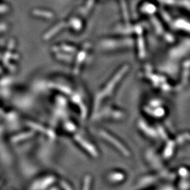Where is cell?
<instances>
[{
    "instance_id": "cell-7",
    "label": "cell",
    "mask_w": 190,
    "mask_h": 190,
    "mask_svg": "<svg viewBox=\"0 0 190 190\" xmlns=\"http://www.w3.org/2000/svg\"><path fill=\"white\" fill-rule=\"evenodd\" d=\"M63 130H65L68 133H72L74 134L75 132L78 131V127L75 123H74L72 120H64L63 123Z\"/></svg>"
},
{
    "instance_id": "cell-8",
    "label": "cell",
    "mask_w": 190,
    "mask_h": 190,
    "mask_svg": "<svg viewBox=\"0 0 190 190\" xmlns=\"http://www.w3.org/2000/svg\"><path fill=\"white\" fill-rule=\"evenodd\" d=\"M92 177L90 175H87L85 177L83 178V187L82 189H91L92 185Z\"/></svg>"
},
{
    "instance_id": "cell-9",
    "label": "cell",
    "mask_w": 190,
    "mask_h": 190,
    "mask_svg": "<svg viewBox=\"0 0 190 190\" xmlns=\"http://www.w3.org/2000/svg\"><path fill=\"white\" fill-rule=\"evenodd\" d=\"M58 185L60 187V189H72L73 187L71 186L70 183L68 181L62 179H59L58 180Z\"/></svg>"
},
{
    "instance_id": "cell-5",
    "label": "cell",
    "mask_w": 190,
    "mask_h": 190,
    "mask_svg": "<svg viewBox=\"0 0 190 190\" xmlns=\"http://www.w3.org/2000/svg\"><path fill=\"white\" fill-rule=\"evenodd\" d=\"M58 177L53 174H47L37 177L32 182L30 189H50L51 187L57 183Z\"/></svg>"
},
{
    "instance_id": "cell-2",
    "label": "cell",
    "mask_w": 190,
    "mask_h": 190,
    "mask_svg": "<svg viewBox=\"0 0 190 190\" xmlns=\"http://www.w3.org/2000/svg\"><path fill=\"white\" fill-rule=\"evenodd\" d=\"M125 117V113L120 108L111 106L102 105L97 111L92 113L94 120L108 119L119 120Z\"/></svg>"
},
{
    "instance_id": "cell-4",
    "label": "cell",
    "mask_w": 190,
    "mask_h": 190,
    "mask_svg": "<svg viewBox=\"0 0 190 190\" xmlns=\"http://www.w3.org/2000/svg\"><path fill=\"white\" fill-rule=\"evenodd\" d=\"M73 139L78 146L84 150L87 154L92 156L93 158H98L99 156V152L95 144L90 139L85 136L83 133H79L78 131L73 134Z\"/></svg>"
},
{
    "instance_id": "cell-3",
    "label": "cell",
    "mask_w": 190,
    "mask_h": 190,
    "mask_svg": "<svg viewBox=\"0 0 190 190\" xmlns=\"http://www.w3.org/2000/svg\"><path fill=\"white\" fill-rule=\"evenodd\" d=\"M98 135L101 138H102L103 140H105L107 143L111 144V146L114 147L118 152H119L123 156H130V153L128 148L125 146L124 143L119 140V139L116 136L113 135L112 133L105 130H99Z\"/></svg>"
},
{
    "instance_id": "cell-1",
    "label": "cell",
    "mask_w": 190,
    "mask_h": 190,
    "mask_svg": "<svg viewBox=\"0 0 190 190\" xmlns=\"http://www.w3.org/2000/svg\"><path fill=\"white\" fill-rule=\"evenodd\" d=\"M128 71H129V66L128 65L125 64L121 66L120 68L118 69L114 75L109 79V80H108V82L98 91L97 93L96 94L95 99H94L92 113L97 111L101 106L103 105L108 99L112 97L118 85H120V83L124 78Z\"/></svg>"
},
{
    "instance_id": "cell-6",
    "label": "cell",
    "mask_w": 190,
    "mask_h": 190,
    "mask_svg": "<svg viewBox=\"0 0 190 190\" xmlns=\"http://www.w3.org/2000/svg\"><path fill=\"white\" fill-rule=\"evenodd\" d=\"M105 179L108 184L115 185L124 182L126 179V175L120 170H112L107 172Z\"/></svg>"
}]
</instances>
